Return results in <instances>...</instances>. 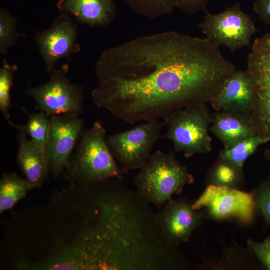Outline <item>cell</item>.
<instances>
[{
  "label": "cell",
  "mask_w": 270,
  "mask_h": 270,
  "mask_svg": "<svg viewBox=\"0 0 270 270\" xmlns=\"http://www.w3.org/2000/svg\"><path fill=\"white\" fill-rule=\"evenodd\" d=\"M192 206L213 219L236 218L244 224L252 222L256 210L252 192L214 185H208Z\"/></svg>",
  "instance_id": "ba28073f"
},
{
  "label": "cell",
  "mask_w": 270,
  "mask_h": 270,
  "mask_svg": "<svg viewBox=\"0 0 270 270\" xmlns=\"http://www.w3.org/2000/svg\"><path fill=\"white\" fill-rule=\"evenodd\" d=\"M50 128L49 117L43 112L28 114L26 123L23 126L18 125L16 129L23 132L46 154V148Z\"/></svg>",
  "instance_id": "ffe728a7"
},
{
  "label": "cell",
  "mask_w": 270,
  "mask_h": 270,
  "mask_svg": "<svg viewBox=\"0 0 270 270\" xmlns=\"http://www.w3.org/2000/svg\"><path fill=\"white\" fill-rule=\"evenodd\" d=\"M209 130L222 143L224 148L238 142L259 134L253 123L251 114L232 110L216 111L212 114Z\"/></svg>",
  "instance_id": "9a60e30c"
},
{
  "label": "cell",
  "mask_w": 270,
  "mask_h": 270,
  "mask_svg": "<svg viewBox=\"0 0 270 270\" xmlns=\"http://www.w3.org/2000/svg\"><path fill=\"white\" fill-rule=\"evenodd\" d=\"M133 12L150 19H155L172 13L174 0H123Z\"/></svg>",
  "instance_id": "44dd1931"
},
{
  "label": "cell",
  "mask_w": 270,
  "mask_h": 270,
  "mask_svg": "<svg viewBox=\"0 0 270 270\" xmlns=\"http://www.w3.org/2000/svg\"><path fill=\"white\" fill-rule=\"evenodd\" d=\"M254 102L253 86L246 70H235L210 102L215 111L232 110L251 114Z\"/></svg>",
  "instance_id": "4fadbf2b"
},
{
  "label": "cell",
  "mask_w": 270,
  "mask_h": 270,
  "mask_svg": "<svg viewBox=\"0 0 270 270\" xmlns=\"http://www.w3.org/2000/svg\"><path fill=\"white\" fill-rule=\"evenodd\" d=\"M248 250L266 269L270 270V236L262 242L247 240Z\"/></svg>",
  "instance_id": "d4e9b609"
},
{
  "label": "cell",
  "mask_w": 270,
  "mask_h": 270,
  "mask_svg": "<svg viewBox=\"0 0 270 270\" xmlns=\"http://www.w3.org/2000/svg\"><path fill=\"white\" fill-rule=\"evenodd\" d=\"M77 37L76 22L70 16L64 12L49 28L36 33L34 40L48 74L58 61L70 58L80 50Z\"/></svg>",
  "instance_id": "30bf717a"
},
{
  "label": "cell",
  "mask_w": 270,
  "mask_h": 270,
  "mask_svg": "<svg viewBox=\"0 0 270 270\" xmlns=\"http://www.w3.org/2000/svg\"><path fill=\"white\" fill-rule=\"evenodd\" d=\"M235 70L219 46L174 31L142 36L104 50L94 104L130 124L210 102Z\"/></svg>",
  "instance_id": "6da1fadb"
},
{
  "label": "cell",
  "mask_w": 270,
  "mask_h": 270,
  "mask_svg": "<svg viewBox=\"0 0 270 270\" xmlns=\"http://www.w3.org/2000/svg\"><path fill=\"white\" fill-rule=\"evenodd\" d=\"M164 118L167 130L163 138L172 142L176 151L186 158L211 152L208 130L212 114L206 103L178 108Z\"/></svg>",
  "instance_id": "277c9868"
},
{
  "label": "cell",
  "mask_w": 270,
  "mask_h": 270,
  "mask_svg": "<svg viewBox=\"0 0 270 270\" xmlns=\"http://www.w3.org/2000/svg\"><path fill=\"white\" fill-rule=\"evenodd\" d=\"M198 26L206 38L231 52L248 46L257 31L252 17L242 11L238 4L218 14L206 12Z\"/></svg>",
  "instance_id": "52a82bcc"
},
{
  "label": "cell",
  "mask_w": 270,
  "mask_h": 270,
  "mask_svg": "<svg viewBox=\"0 0 270 270\" xmlns=\"http://www.w3.org/2000/svg\"><path fill=\"white\" fill-rule=\"evenodd\" d=\"M68 70L67 64L54 68L49 73L47 82L36 86L28 84L24 91L34 101L36 108L48 117L60 114L78 116L83 112V88L70 81Z\"/></svg>",
  "instance_id": "5b68a950"
},
{
  "label": "cell",
  "mask_w": 270,
  "mask_h": 270,
  "mask_svg": "<svg viewBox=\"0 0 270 270\" xmlns=\"http://www.w3.org/2000/svg\"><path fill=\"white\" fill-rule=\"evenodd\" d=\"M246 64L254 94L252 118L258 134L270 138V32L254 40Z\"/></svg>",
  "instance_id": "8992f818"
},
{
  "label": "cell",
  "mask_w": 270,
  "mask_h": 270,
  "mask_svg": "<svg viewBox=\"0 0 270 270\" xmlns=\"http://www.w3.org/2000/svg\"><path fill=\"white\" fill-rule=\"evenodd\" d=\"M256 210L270 226V175L252 192Z\"/></svg>",
  "instance_id": "cb8c5ba5"
},
{
  "label": "cell",
  "mask_w": 270,
  "mask_h": 270,
  "mask_svg": "<svg viewBox=\"0 0 270 270\" xmlns=\"http://www.w3.org/2000/svg\"><path fill=\"white\" fill-rule=\"evenodd\" d=\"M158 223L165 240L176 246L188 240L202 223V213L182 200L170 198L156 214Z\"/></svg>",
  "instance_id": "7c38bea8"
},
{
  "label": "cell",
  "mask_w": 270,
  "mask_h": 270,
  "mask_svg": "<svg viewBox=\"0 0 270 270\" xmlns=\"http://www.w3.org/2000/svg\"><path fill=\"white\" fill-rule=\"evenodd\" d=\"M253 10L264 24L270 25V0H255Z\"/></svg>",
  "instance_id": "4316f807"
},
{
  "label": "cell",
  "mask_w": 270,
  "mask_h": 270,
  "mask_svg": "<svg viewBox=\"0 0 270 270\" xmlns=\"http://www.w3.org/2000/svg\"><path fill=\"white\" fill-rule=\"evenodd\" d=\"M49 122L46 156L48 170L56 176L68 166L84 122L78 116L72 114L50 116Z\"/></svg>",
  "instance_id": "8fae6325"
},
{
  "label": "cell",
  "mask_w": 270,
  "mask_h": 270,
  "mask_svg": "<svg viewBox=\"0 0 270 270\" xmlns=\"http://www.w3.org/2000/svg\"><path fill=\"white\" fill-rule=\"evenodd\" d=\"M243 168L218 156L210 168L206 178L208 185L240 189L244 184Z\"/></svg>",
  "instance_id": "e0dca14e"
},
{
  "label": "cell",
  "mask_w": 270,
  "mask_h": 270,
  "mask_svg": "<svg viewBox=\"0 0 270 270\" xmlns=\"http://www.w3.org/2000/svg\"><path fill=\"white\" fill-rule=\"evenodd\" d=\"M18 68L17 65L11 64L6 60H4L0 68V110L8 123L15 128L17 124L12 121L8 111L11 106V89Z\"/></svg>",
  "instance_id": "7402d4cb"
},
{
  "label": "cell",
  "mask_w": 270,
  "mask_h": 270,
  "mask_svg": "<svg viewBox=\"0 0 270 270\" xmlns=\"http://www.w3.org/2000/svg\"><path fill=\"white\" fill-rule=\"evenodd\" d=\"M194 181L186 166L173 153L160 150L150 155L134 177L137 192L158 208Z\"/></svg>",
  "instance_id": "7a4b0ae2"
},
{
  "label": "cell",
  "mask_w": 270,
  "mask_h": 270,
  "mask_svg": "<svg viewBox=\"0 0 270 270\" xmlns=\"http://www.w3.org/2000/svg\"><path fill=\"white\" fill-rule=\"evenodd\" d=\"M162 126L158 120L148 121L131 130L109 136L106 142L114 156L126 169H140L162 136Z\"/></svg>",
  "instance_id": "9c48e42d"
},
{
  "label": "cell",
  "mask_w": 270,
  "mask_h": 270,
  "mask_svg": "<svg viewBox=\"0 0 270 270\" xmlns=\"http://www.w3.org/2000/svg\"><path fill=\"white\" fill-rule=\"evenodd\" d=\"M270 141V138L256 134L246 138L232 146L222 149L219 156L231 164L243 168L246 159L253 154L262 144Z\"/></svg>",
  "instance_id": "d6986e66"
},
{
  "label": "cell",
  "mask_w": 270,
  "mask_h": 270,
  "mask_svg": "<svg viewBox=\"0 0 270 270\" xmlns=\"http://www.w3.org/2000/svg\"><path fill=\"white\" fill-rule=\"evenodd\" d=\"M32 188L29 182L14 174H4L0 181V212L12 208Z\"/></svg>",
  "instance_id": "ac0fdd59"
},
{
  "label": "cell",
  "mask_w": 270,
  "mask_h": 270,
  "mask_svg": "<svg viewBox=\"0 0 270 270\" xmlns=\"http://www.w3.org/2000/svg\"><path fill=\"white\" fill-rule=\"evenodd\" d=\"M57 6L62 12L90 28L109 26L116 14L114 0H60Z\"/></svg>",
  "instance_id": "5bb4252c"
},
{
  "label": "cell",
  "mask_w": 270,
  "mask_h": 270,
  "mask_svg": "<svg viewBox=\"0 0 270 270\" xmlns=\"http://www.w3.org/2000/svg\"><path fill=\"white\" fill-rule=\"evenodd\" d=\"M211 0H174L175 8H177L188 16L196 14L205 9Z\"/></svg>",
  "instance_id": "484cf974"
},
{
  "label": "cell",
  "mask_w": 270,
  "mask_h": 270,
  "mask_svg": "<svg viewBox=\"0 0 270 270\" xmlns=\"http://www.w3.org/2000/svg\"><path fill=\"white\" fill-rule=\"evenodd\" d=\"M17 140L18 160L26 179L32 188L40 187L48 176L46 156L24 132L19 131Z\"/></svg>",
  "instance_id": "2e32d148"
},
{
  "label": "cell",
  "mask_w": 270,
  "mask_h": 270,
  "mask_svg": "<svg viewBox=\"0 0 270 270\" xmlns=\"http://www.w3.org/2000/svg\"><path fill=\"white\" fill-rule=\"evenodd\" d=\"M16 19L4 8L0 9V54H6L22 34L16 27Z\"/></svg>",
  "instance_id": "603a6c76"
},
{
  "label": "cell",
  "mask_w": 270,
  "mask_h": 270,
  "mask_svg": "<svg viewBox=\"0 0 270 270\" xmlns=\"http://www.w3.org/2000/svg\"><path fill=\"white\" fill-rule=\"evenodd\" d=\"M106 132L99 120L83 130L66 168L69 177L88 184L112 178H122L107 144Z\"/></svg>",
  "instance_id": "3957f363"
},
{
  "label": "cell",
  "mask_w": 270,
  "mask_h": 270,
  "mask_svg": "<svg viewBox=\"0 0 270 270\" xmlns=\"http://www.w3.org/2000/svg\"><path fill=\"white\" fill-rule=\"evenodd\" d=\"M264 156L265 158L270 163V148L266 149L264 152Z\"/></svg>",
  "instance_id": "83f0119b"
}]
</instances>
